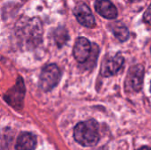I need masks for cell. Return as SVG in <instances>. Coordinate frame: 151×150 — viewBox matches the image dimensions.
Masks as SVG:
<instances>
[{
	"label": "cell",
	"instance_id": "13",
	"mask_svg": "<svg viewBox=\"0 0 151 150\" xmlns=\"http://www.w3.org/2000/svg\"><path fill=\"white\" fill-rule=\"evenodd\" d=\"M143 20L147 24L151 25V3L150 6L148 7V9L146 10V11L143 14Z\"/></svg>",
	"mask_w": 151,
	"mask_h": 150
},
{
	"label": "cell",
	"instance_id": "11",
	"mask_svg": "<svg viewBox=\"0 0 151 150\" xmlns=\"http://www.w3.org/2000/svg\"><path fill=\"white\" fill-rule=\"evenodd\" d=\"M112 32L116 38L120 42H126L129 38V31L127 27L120 23H115L112 25Z\"/></svg>",
	"mask_w": 151,
	"mask_h": 150
},
{
	"label": "cell",
	"instance_id": "3",
	"mask_svg": "<svg viewBox=\"0 0 151 150\" xmlns=\"http://www.w3.org/2000/svg\"><path fill=\"white\" fill-rule=\"evenodd\" d=\"M61 78V72L55 64H50L43 67L40 74L39 84L41 88L47 92L55 88Z\"/></svg>",
	"mask_w": 151,
	"mask_h": 150
},
{
	"label": "cell",
	"instance_id": "4",
	"mask_svg": "<svg viewBox=\"0 0 151 150\" xmlns=\"http://www.w3.org/2000/svg\"><path fill=\"white\" fill-rule=\"evenodd\" d=\"M144 72V67L142 65H135L129 69L125 82V88L127 92L141 91L143 84Z\"/></svg>",
	"mask_w": 151,
	"mask_h": 150
},
{
	"label": "cell",
	"instance_id": "16",
	"mask_svg": "<svg viewBox=\"0 0 151 150\" xmlns=\"http://www.w3.org/2000/svg\"><path fill=\"white\" fill-rule=\"evenodd\" d=\"M150 90H151V88H150Z\"/></svg>",
	"mask_w": 151,
	"mask_h": 150
},
{
	"label": "cell",
	"instance_id": "7",
	"mask_svg": "<svg viewBox=\"0 0 151 150\" xmlns=\"http://www.w3.org/2000/svg\"><path fill=\"white\" fill-rule=\"evenodd\" d=\"M92 46L90 42L85 37H80L76 40L73 46V57L75 59L83 64L87 62L91 55Z\"/></svg>",
	"mask_w": 151,
	"mask_h": 150
},
{
	"label": "cell",
	"instance_id": "6",
	"mask_svg": "<svg viewBox=\"0 0 151 150\" xmlns=\"http://www.w3.org/2000/svg\"><path fill=\"white\" fill-rule=\"evenodd\" d=\"M124 57L120 54L106 57L101 66V74L104 77H110L115 75L123 66Z\"/></svg>",
	"mask_w": 151,
	"mask_h": 150
},
{
	"label": "cell",
	"instance_id": "12",
	"mask_svg": "<svg viewBox=\"0 0 151 150\" xmlns=\"http://www.w3.org/2000/svg\"><path fill=\"white\" fill-rule=\"evenodd\" d=\"M69 36L68 33L64 27H58V29L55 30L54 33V40L56 42V44L58 47H62L63 45L65 44V42L68 41Z\"/></svg>",
	"mask_w": 151,
	"mask_h": 150
},
{
	"label": "cell",
	"instance_id": "8",
	"mask_svg": "<svg viewBox=\"0 0 151 150\" xmlns=\"http://www.w3.org/2000/svg\"><path fill=\"white\" fill-rule=\"evenodd\" d=\"M73 13L78 20V22L86 27H94L96 25L95 17L89 9V7L84 4L81 3L77 4L73 10Z\"/></svg>",
	"mask_w": 151,
	"mask_h": 150
},
{
	"label": "cell",
	"instance_id": "15",
	"mask_svg": "<svg viewBox=\"0 0 151 150\" xmlns=\"http://www.w3.org/2000/svg\"><path fill=\"white\" fill-rule=\"evenodd\" d=\"M130 2H137V1H140V0H129Z\"/></svg>",
	"mask_w": 151,
	"mask_h": 150
},
{
	"label": "cell",
	"instance_id": "2",
	"mask_svg": "<svg viewBox=\"0 0 151 150\" xmlns=\"http://www.w3.org/2000/svg\"><path fill=\"white\" fill-rule=\"evenodd\" d=\"M74 140L84 147H93L100 140L99 125L91 119L79 123L73 130Z\"/></svg>",
	"mask_w": 151,
	"mask_h": 150
},
{
	"label": "cell",
	"instance_id": "5",
	"mask_svg": "<svg viewBox=\"0 0 151 150\" xmlns=\"http://www.w3.org/2000/svg\"><path fill=\"white\" fill-rule=\"evenodd\" d=\"M25 85L22 78H19L15 86H13L4 95V100L15 109H20L23 105L25 95Z\"/></svg>",
	"mask_w": 151,
	"mask_h": 150
},
{
	"label": "cell",
	"instance_id": "10",
	"mask_svg": "<svg viewBox=\"0 0 151 150\" xmlns=\"http://www.w3.org/2000/svg\"><path fill=\"white\" fill-rule=\"evenodd\" d=\"M36 146V138L31 133H22L18 140L15 146L16 150H34Z\"/></svg>",
	"mask_w": 151,
	"mask_h": 150
},
{
	"label": "cell",
	"instance_id": "1",
	"mask_svg": "<svg viewBox=\"0 0 151 150\" xmlns=\"http://www.w3.org/2000/svg\"><path fill=\"white\" fill-rule=\"evenodd\" d=\"M16 35L22 46L27 49L36 47L42 42V26L38 18L21 19L16 26Z\"/></svg>",
	"mask_w": 151,
	"mask_h": 150
},
{
	"label": "cell",
	"instance_id": "14",
	"mask_svg": "<svg viewBox=\"0 0 151 150\" xmlns=\"http://www.w3.org/2000/svg\"><path fill=\"white\" fill-rule=\"evenodd\" d=\"M138 150H151V148H150V147H142V148H141L140 149Z\"/></svg>",
	"mask_w": 151,
	"mask_h": 150
},
{
	"label": "cell",
	"instance_id": "9",
	"mask_svg": "<svg viewBox=\"0 0 151 150\" xmlns=\"http://www.w3.org/2000/svg\"><path fill=\"white\" fill-rule=\"evenodd\" d=\"M95 8L97 13L108 19H114L118 17V10L110 0H96Z\"/></svg>",
	"mask_w": 151,
	"mask_h": 150
}]
</instances>
